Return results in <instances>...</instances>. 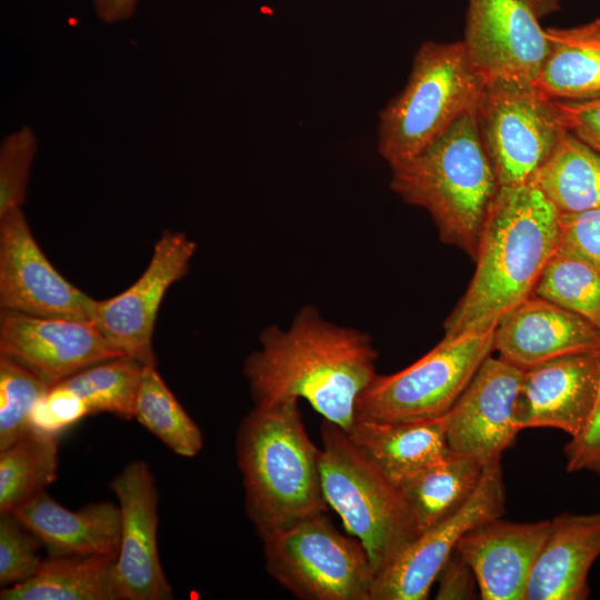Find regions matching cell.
<instances>
[{"mask_svg":"<svg viewBox=\"0 0 600 600\" xmlns=\"http://www.w3.org/2000/svg\"><path fill=\"white\" fill-rule=\"evenodd\" d=\"M529 183L559 213L600 208V153L566 129Z\"/></svg>","mask_w":600,"mask_h":600,"instance_id":"cell-24","label":"cell"},{"mask_svg":"<svg viewBox=\"0 0 600 600\" xmlns=\"http://www.w3.org/2000/svg\"><path fill=\"white\" fill-rule=\"evenodd\" d=\"M133 418L174 453L192 458L203 448V436L159 374L156 364L143 368Z\"/></svg>","mask_w":600,"mask_h":600,"instance_id":"cell-28","label":"cell"},{"mask_svg":"<svg viewBox=\"0 0 600 600\" xmlns=\"http://www.w3.org/2000/svg\"><path fill=\"white\" fill-rule=\"evenodd\" d=\"M40 538L13 512H0V584L2 588L32 578L43 559Z\"/></svg>","mask_w":600,"mask_h":600,"instance_id":"cell-32","label":"cell"},{"mask_svg":"<svg viewBox=\"0 0 600 600\" xmlns=\"http://www.w3.org/2000/svg\"><path fill=\"white\" fill-rule=\"evenodd\" d=\"M582 32L600 40V18L579 27Z\"/></svg>","mask_w":600,"mask_h":600,"instance_id":"cell-41","label":"cell"},{"mask_svg":"<svg viewBox=\"0 0 600 600\" xmlns=\"http://www.w3.org/2000/svg\"><path fill=\"white\" fill-rule=\"evenodd\" d=\"M550 48L534 87L551 100L600 98V40L579 27L548 29Z\"/></svg>","mask_w":600,"mask_h":600,"instance_id":"cell-25","label":"cell"},{"mask_svg":"<svg viewBox=\"0 0 600 600\" xmlns=\"http://www.w3.org/2000/svg\"><path fill=\"white\" fill-rule=\"evenodd\" d=\"M321 448L309 438L298 399L254 406L236 436L244 509L262 539L326 513Z\"/></svg>","mask_w":600,"mask_h":600,"instance_id":"cell-3","label":"cell"},{"mask_svg":"<svg viewBox=\"0 0 600 600\" xmlns=\"http://www.w3.org/2000/svg\"><path fill=\"white\" fill-rule=\"evenodd\" d=\"M540 19L553 13L560 8V0H523Z\"/></svg>","mask_w":600,"mask_h":600,"instance_id":"cell-40","label":"cell"},{"mask_svg":"<svg viewBox=\"0 0 600 600\" xmlns=\"http://www.w3.org/2000/svg\"><path fill=\"white\" fill-rule=\"evenodd\" d=\"M143 368L134 359L119 357L90 366L61 382L84 400L91 413L132 419Z\"/></svg>","mask_w":600,"mask_h":600,"instance_id":"cell-29","label":"cell"},{"mask_svg":"<svg viewBox=\"0 0 600 600\" xmlns=\"http://www.w3.org/2000/svg\"><path fill=\"white\" fill-rule=\"evenodd\" d=\"M93 303L54 269L21 209L0 217L1 310L91 320Z\"/></svg>","mask_w":600,"mask_h":600,"instance_id":"cell-14","label":"cell"},{"mask_svg":"<svg viewBox=\"0 0 600 600\" xmlns=\"http://www.w3.org/2000/svg\"><path fill=\"white\" fill-rule=\"evenodd\" d=\"M120 510L116 574L122 600H171L174 593L158 551L156 478L142 460L129 462L110 482Z\"/></svg>","mask_w":600,"mask_h":600,"instance_id":"cell-16","label":"cell"},{"mask_svg":"<svg viewBox=\"0 0 600 600\" xmlns=\"http://www.w3.org/2000/svg\"><path fill=\"white\" fill-rule=\"evenodd\" d=\"M533 294L580 316L600 329V270L593 266L554 252Z\"/></svg>","mask_w":600,"mask_h":600,"instance_id":"cell-30","label":"cell"},{"mask_svg":"<svg viewBox=\"0 0 600 600\" xmlns=\"http://www.w3.org/2000/svg\"><path fill=\"white\" fill-rule=\"evenodd\" d=\"M523 370L489 356L463 392L444 414L451 450L472 458L483 468L500 464L516 440L518 397Z\"/></svg>","mask_w":600,"mask_h":600,"instance_id":"cell-13","label":"cell"},{"mask_svg":"<svg viewBox=\"0 0 600 600\" xmlns=\"http://www.w3.org/2000/svg\"><path fill=\"white\" fill-rule=\"evenodd\" d=\"M11 512L40 538L49 556L118 557V504L92 502L72 511L43 491Z\"/></svg>","mask_w":600,"mask_h":600,"instance_id":"cell-21","label":"cell"},{"mask_svg":"<svg viewBox=\"0 0 600 600\" xmlns=\"http://www.w3.org/2000/svg\"><path fill=\"white\" fill-rule=\"evenodd\" d=\"M494 328L446 338L407 368L376 374L356 404V419L401 422L444 416L493 352Z\"/></svg>","mask_w":600,"mask_h":600,"instance_id":"cell-8","label":"cell"},{"mask_svg":"<svg viewBox=\"0 0 600 600\" xmlns=\"http://www.w3.org/2000/svg\"><path fill=\"white\" fill-rule=\"evenodd\" d=\"M484 81L462 41H427L402 91L379 114L378 151L390 168L424 151L461 117L477 111Z\"/></svg>","mask_w":600,"mask_h":600,"instance_id":"cell-5","label":"cell"},{"mask_svg":"<svg viewBox=\"0 0 600 600\" xmlns=\"http://www.w3.org/2000/svg\"><path fill=\"white\" fill-rule=\"evenodd\" d=\"M600 388V350L568 354L523 370L517 421L579 436L594 410Z\"/></svg>","mask_w":600,"mask_h":600,"instance_id":"cell-17","label":"cell"},{"mask_svg":"<svg viewBox=\"0 0 600 600\" xmlns=\"http://www.w3.org/2000/svg\"><path fill=\"white\" fill-rule=\"evenodd\" d=\"M259 339L260 348L243 363L254 406L302 398L348 431L360 394L377 374L371 337L326 321L306 306L287 329L269 326Z\"/></svg>","mask_w":600,"mask_h":600,"instance_id":"cell-1","label":"cell"},{"mask_svg":"<svg viewBox=\"0 0 600 600\" xmlns=\"http://www.w3.org/2000/svg\"><path fill=\"white\" fill-rule=\"evenodd\" d=\"M196 242L179 231H164L142 274L124 291L94 300L91 321L126 357L156 364L152 337L160 304L169 287L189 269Z\"/></svg>","mask_w":600,"mask_h":600,"instance_id":"cell-12","label":"cell"},{"mask_svg":"<svg viewBox=\"0 0 600 600\" xmlns=\"http://www.w3.org/2000/svg\"><path fill=\"white\" fill-rule=\"evenodd\" d=\"M320 473L327 503L364 547L376 576L418 534L400 488L376 468L338 424H320Z\"/></svg>","mask_w":600,"mask_h":600,"instance_id":"cell-6","label":"cell"},{"mask_svg":"<svg viewBox=\"0 0 600 600\" xmlns=\"http://www.w3.org/2000/svg\"><path fill=\"white\" fill-rule=\"evenodd\" d=\"M600 556V513H562L532 566L524 600H586L589 571Z\"/></svg>","mask_w":600,"mask_h":600,"instance_id":"cell-20","label":"cell"},{"mask_svg":"<svg viewBox=\"0 0 600 600\" xmlns=\"http://www.w3.org/2000/svg\"><path fill=\"white\" fill-rule=\"evenodd\" d=\"M500 464L483 470L478 488L457 512L420 532L376 576L371 600H424L460 538L504 512Z\"/></svg>","mask_w":600,"mask_h":600,"instance_id":"cell-10","label":"cell"},{"mask_svg":"<svg viewBox=\"0 0 600 600\" xmlns=\"http://www.w3.org/2000/svg\"><path fill=\"white\" fill-rule=\"evenodd\" d=\"M556 252L582 260L600 270V208L559 213Z\"/></svg>","mask_w":600,"mask_h":600,"instance_id":"cell-35","label":"cell"},{"mask_svg":"<svg viewBox=\"0 0 600 600\" xmlns=\"http://www.w3.org/2000/svg\"><path fill=\"white\" fill-rule=\"evenodd\" d=\"M446 417L401 422L354 419L347 432L354 447L400 487L451 451Z\"/></svg>","mask_w":600,"mask_h":600,"instance_id":"cell-22","label":"cell"},{"mask_svg":"<svg viewBox=\"0 0 600 600\" xmlns=\"http://www.w3.org/2000/svg\"><path fill=\"white\" fill-rule=\"evenodd\" d=\"M462 42L484 84L534 86L550 48L547 30L523 0H468Z\"/></svg>","mask_w":600,"mask_h":600,"instance_id":"cell-11","label":"cell"},{"mask_svg":"<svg viewBox=\"0 0 600 600\" xmlns=\"http://www.w3.org/2000/svg\"><path fill=\"white\" fill-rule=\"evenodd\" d=\"M391 170V189L406 203L429 212L442 242L476 260L488 210L500 188L476 111Z\"/></svg>","mask_w":600,"mask_h":600,"instance_id":"cell-4","label":"cell"},{"mask_svg":"<svg viewBox=\"0 0 600 600\" xmlns=\"http://www.w3.org/2000/svg\"><path fill=\"white\" fill-rule=\"evenodd\" d=\"M551 520L484 521L467 531L456 550L471 566L483 600H524L528 579Z\"/></svg>","mask_w":600,"mask_h":600,"instance_id":"cell-18","label":"cell"},{"mask_svg":"<svg viewBox=\"0 0 600 600\" xmlns=\"http://www.w3.org/2000/svg\"><path fill=\"white\" fill-rule=\"evenodd\" d=\"M1 600H122L116 558L49 556L29 580L0 591Z\"/></svg>","mask_w":600,"mask_h":600,"instance_id":"cell-23","label":"cell"},{"mask_svg":"<svg viewBox=\"0 0 600 600\" xmlns=\"http://www.w3.org/2000/svg\"><path fill=\"white\" fill-rule=\"evenodd\" d=\"M139 0H93L98 17L107 22L114 23L127 20L132 16Z\"/></svg>","mask_w":600,"mask_h":600,"instance_id":"cell-39","label":"cell"},{"mask_svg":"<svg viewBox=\"0 0 600 600\" xmlns=\"http://www.w3.org/2000/svg\"><path fill=\"white\" fill-rule=\"evenodd\" d=\"M552 103L563 127L600 153V98Z\"/></svg>","mask_w":600,"mask_h":600,"instance_id":"cell-36","label":"cell"},{"mask_svg":"<svg viewBox=\"0 0 600 600\" xmlns=\"http://www.w3.org/2000/svg\"><path fill=\"white\" fill-rule=\"evenodd\" d=\"M267 572L302 600H371L376 572L362 543L338 531L326 513L264 539Z\"/></svg>","mask_w":600,"mask_h":600,"instance_id":"cell-7","label":"cell"},{"mask_svg":"<svg viewBox=\"0 0 600 600\" xmlns=\"http://www.w3.org/2000/svg\"><path fill=\"white\" fill-rule=\"evenodd\" d=\"M436 581L438 600L474 599L479 590L473 569L457 550L448 558Z\"/></svg>","mask_w":600,"mask_h":600,"instance_id":"cell-38","label":"cell"},{"mask_svg":"<svg viewBox=\"0 0 600 600\" xmlns=\"http://www.w3.org/2000/svg\"><path fill=\"white\" fill-rule=\"evenodd\" d=\"M0 354L54 386L96 363L126 357L91 320L1 310Z\"/></svg>","mask_w":600,"mask_h":600,"instance_id":"cell-15","label":"cell"},{"mask_svg":"<svg viewBox=\"0 0 600 600\" xmlns=\"http://www.w3.org/2000/svg\"><path fill=\"white\" fill-rule=\"evenodd\" d=\"M476 113L500 187L529 183L566 130L532 84L486 83Z\"/></svg>","mask_w":600,"mask_h":600,"instance_id":"cell-9","label":"cell"},{"mask_svg":"<svg viewBox=\"0 0 600 600\" xmlns=\"http://www.w3.org/2000/svg\"><path fill=\"white\" fill-rule=\"evenodd\" d=\"M58 437L30 430L0 450V512L11 511L58 478Z\"/></svg>","mask_w":600,"mask_h":600,"instance_id":"cell-27","label":"cell"},{"mask_svg":"<svg viewBox=\"0 0 600 600\" xmlns=\"http://www.w3.org/2000/svg\"><path fill=\"white\" fill-rule=\"evenodd\" d=\"M600 350V329L580 316L532 294L496 324L493 351L528 369L548 360Z\"/></svg>","mask_w":600,"mask_h":600,"instance_id":"cell-19","label":"cell"},{"mask_svg":"<svg viewBox=\"0 0 600 600\" xmlns=\"http://www.w3.org/2000/svg\"><path fill=\"white\" fill-rule=\"evenodd\" d=\"M484 468L453 450L399 488L414 516L419 533L462 508L479 486Z\"/></svg>","mask_w":600,"mask_h":600,"instance_id":"cell-26","label":"cell"},{"mask_svg":"<svg viewBox=\"0 0 600 600\" xmlns=\"http://www.w3.org/2000/svg\"><path fill=\"white\" fill-rule=\"evenodd\" d=\"M567 470H588L600 476V388L592 416L582 432L564 447Z\"/></svg>","mask_w":600,"mask_h":600,"instance_id":"cell-37","label":"cell"},{"mask_svg":"<svg viewBox=\"0 0 600 600\" xmlns=\"http://www.w3.org/2000/svg\"><path fill=\"white\" fill-rule=\"evenodd\" d=\"M88 414L91 411L84 400L60 382L37 400L31 410L30 426L34 431L58 437Z\"/></svg>","mask_w":600,"mask_h":600,"instance_id":"cell-34","label":"cell"},{"mask_svg":"<svg viewBox=\"0 0 600 600\" xmlns=\"http://www.w3.org/2000/svg\"><path fill=\"white\" fill-rule=\"evenodd\" d=\"M559 211L531 183L503 186L480 236L474 274L447 317L446 338L487 331L533 294L559 234Z\"/></svg>","mask_w":600,"mask_h":600,"instance_id":"cell-2","label":"cell"},{"mask_svg":"<svg viewBox=\"0 0 600 600\" xmlns=\"http://www.w3.org/2000/svg\"><path fill=\"white\" fill-rule=\"evenodd\" d=\"M37 147L36 134L28 126L10 133L2 140L0 147V217L12 210L21 209Z\"/></svg>","mask_w":600,"mask_h":600,"instance_id":"cell-33","label":"cell"},{"mask_svg":"<svg viewBox=\"0 0 600 600\" xmlns=\"http://www.w3.org/2000/svg\"><path fill=\"white\" fill-rule=\"evenodd\" d=\"M50 387L24 366L0 354V450L32 430L31 410Z\"/></svg>","mask_w":600,"mask_h":600,"instance_id":"cell-31","label":"cell"}]
</instances>
